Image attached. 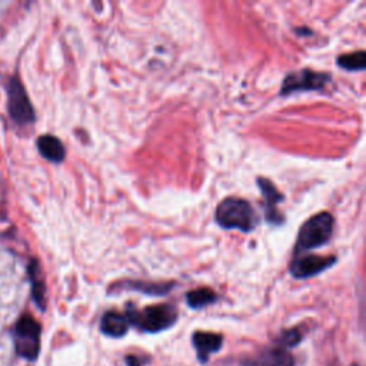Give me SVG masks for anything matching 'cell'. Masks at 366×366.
Returning <instances> with one entry per match:
<instances>
[{
    "mask_svg": "<svg viewBox=\"0 0 366 366\" xmlns=\"http://www.w3.org/2000/svg\"><path fill=\"white\" fill-rule=\"evenodd\" d=\"M215 219L220 227L238 229L244 234L252 232L259 222L252 205L238 196L223 199L216 208Z\"/></svg>",
    "mask_w": 366,
    "mask_h": 366,
    "instance_id": "cell-1",
    "label": "cell"
},
{
    "mask_svg": "<svg viewBox=\"0 0 366 366\" xmlns=\"http://www.w3.org/2000/svg\"><path fill=\"white\" fill-rule=\"evenodd\" d=\"M334 225L335 219L329 212H320L308 219L298 234L295 255L328 245L334 235Z\"/></svg>",
    "mask_w": 366,
    "mask_h": 366,
    "instance_id": "cell-2",
    "label": "cell"
},
{
    "mask_svg": "<svg viewBox=\"0 0 366 366\" xmlns=\"http://www.w3.org/2000/svg\"><path fill=\"white\" fill-rule=\"evenodd\" d=\"M125 315L129 320V324L149 334H156L169 329L177 320V310L173 305L169 303L148 306L142 310L129 309Z\"/></svg>",
    "mask_w": 366,
    "mask_h": 366,
    "instance_id": "cell-3",
    "label": "cell"
},
{
    "mask_svg": "<svg viewBox=\"0 0 366 366\" xmlns=\"http://www.w3.org/2000/svg\"><path fill=\"white\" fill-rule=\"evenodd\" d=\"M332 80L331 73L328 72H315L312 69H302L291 72L285 76L281 87V96H289L296 92H310L322 90Z\"/></svg>",
    "mask_w": 366,
    "mask_h": 366,
    "instance_id": "cell-4",
    "label": "cell"
},
{
    "mask_svg": "<svg viewBox=\"0 0 366 366\" xmlns=\"http://www.w3.org/2000/svg\"><path fill=\"white\" fill-rule=\"evenodd\" d=\"M15 345L16 352L29 359L34 360L40 349V325L32 316H22L15 327Z\"/></svg>",
    "mask_w": 366,
    "mask_h": 366,
    "instance_id": "cell-5",
    "label": "cell"
},
{
    "mask_svg": "<svg viewBox=\"0 0 366 366\" xmlns=\"http://www.w3.org/2000/svg\"><path fill=\"white\" fill-rule=\"evenodd\" d=\"M8 90V109L12 119L19 125L32 123L34 120V111L19 77H12Z\"/></svg>",
    "mask_w": 366,
    "mask_h": 366,
    "instance_id": "cell-6",
    "label": "cell"
},
{
    "mask_svg": "<svg viewBox=\"0 0 366 366\" xmlns=\"http://www.w3.org/2000/svg\"><path fill=\"white\" fill-rule=\"evenodd\" d=\"M336 262V256H320V255H303L296 256L291 266L289 272L295 279H308L316 274L325 272Z\"/></svg>",
    "mask_w": 366,
    "mask_h": 366,
    "instance_id": "cell-7",
    "label": "cell"
},
{
    "mask_svg": "<svg viewBox=\"0 0 366 366\" xmlns=\"http://www.w3.org/2000/svg\"><path fill=\"white\" fill-rule=\"evenodd\" d=\"M258 188L265 199V219L267 223L281 226L285 222L284 215L278 210V205L285 201V196L278 191V188L266 177H258Z\"/></svg>",
    "mask_w": 366,
    "mask_h": 366,
    "instance_id": "cell-8",
    "label": "cell"
},
{
    "mask_svg": "<svg viewBox=\"0 0 366 366\" xmlns=\"http://www.w3.org/2000/svg\"><path fill=\"white\" fill-rule=\"evenodd\" d=\"M244 366H295V358L284 348L265 349L244 360Z\"/></svg>",
    "mask_w": 366,
    "mask_h": 366,
    "instance_id": "cell-9",
    "label": "cell"
},
{
    "mask_svg": "<svg viewBox=\"0 0 366 366\" xmlns=\"http://www.w3.org/2000/svg\"><path fill=\"white\" fill-rule=\"evenodd\" d=\"M37 149L40 155L53 163H61L66 158V151L59 137L53 134H42L37 139Z\"/></svg>",
    "mask_w": 366,
    "mask_h": 366,
    "instance_id": "cell-10",
    "label": "cell"
},
{
    "mask_svg": "<svg viewBox=\"0 0 366 366\" xmlns=\"http://www.w3.org/2000/svg\"><path fill=\"white\" fill-rule=\"evenodd\" d=\"M194 346L196 348L198 358L202 362H206L208 358L217 352L223 343V338L219 334H212V332H195L192 336Z\"/></svg>",
    "mask_w": 366,
    "mask_h": 366,
    "instance_id": "cell-11",
    "label": "cell"
},
{
    "mask_svg": "<svg viewBox=\"0 0 366 366\" xmlns=\"http://www.w3.org/2000/svg\"><path fill=\"white\" fill-rule=\"evenodd\" d=\"M129 320L126 315L109 310L103 315L102 322H101V329L105 335L111 338H122L127 329H129Z\"/></svg>",
    "mask_w": 366,
    "mask_h": 366,
    "instance_id": "cell-12",
    "label": "cell"
},
{
    "mask_svg": "<svg viewBox=\"0 0 366 366\" xmlns=\"http://www.w3.org/2000/svg\"><path fill=\"white\" fill-rule=\"evenodd\" d=\"M29 278H30V284H32V296H33L36 305L40 309H44V306H46V286H44V281H43V277H42L40 265L36 259H33L29 265Z\"/></svg>",
    "mask_w": 366,
    "mask_h": 366,
    "instance_id": "cell-13",
    "label": "cell"
},
{
    "mask_svg": "<svg viewBox=\"0 0 366 366\" xmlns=\"http://www.w3.org/2000/svg\"><path fill=\"white\" fill-rule=\"evenodd\" d=\"M125 289L139 291L146 295H166L173 286L172 284H152V282H142V281H126L123 284Z\"/></svg>",
    "mask_w": 366,
    "mask_h": 366,
    "instance_id": "cell-14",
    "label": "cell"
},
{
    "mask_svg": "<svg viewBox=\"0 0 366 366\" xmlns=\"http://www.w3.org/2000/svg\"><path fill=\"white\" fill-rule=\"evenodd\" d=\"M217 299L216 294L210 288H199L187 294V302L194 309H201L215 303Z\"/></svg>",
    "mask_w": 366,
    "mask_h": 366,
    "instance_id": "cell-15",
    "label": "cell"
},
{
    "mask_svg": "<svg viewBox=\"0 0 366 366\" xmlns=\"http://www.w3.org/2000/svg\"><path fill=\"white\" fill-rule=\"evenodd\" d=\"M338 66L349 70V72H355V70H363L366 68V56L363 51L359 52H352V53H345L341 55L336 61Z\"/></svg>",
    "mask_w": 366,
    "mask_h": 366,
    "instance_id": "cell-16",
    "label": "cell"
},
{
    "mask_svg": "<svg viewBox=\"0 0 366 366\" xmlns=\"http://www.w3.org/2000/svg\"><path fill=\"white\" fill-rule=\"evenodd\" d=\"M301 339H302V334L298 329H291V331L284 332L278 338V343H281L282 348L286 349V348H292V346L298 345L301 342Z\"/></svg>",
    "mask_w": 366,
    "mask_h": 366,
    "instance_id": "cell-17",
    "label": "cell"
},
{
    "mask_svg": "<svg viewBox=\"0 0 366 366\" xmlns=\"http://www.w3.org/2000/svg\"><path fill=\"white\" fill-rule=\"evenodd\" d=\"M126 362H127L129 366H141V365H142L141 359L137 358V356H127V358H126Z\"/></svg>",
    "mask_w": 366,
    "mask_h": 366,
    "instance_id": "cell-18",
    "label": "cell"
},
{
    "mask_svg": "<svg viewBox=\"0 0 366 366\" xmlns=\"http://www.w3.org/2000/svg\"><path fill=\"white\" fill-rule=\"evenodd\" d=\"M352 366H358V365H352Z\"/></svg>",
    "mask_w": 366,
    "mask_h": 366,
    "instance_id": "cell-19",
    "label": "cell"
}]
</instances>
